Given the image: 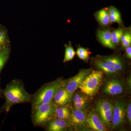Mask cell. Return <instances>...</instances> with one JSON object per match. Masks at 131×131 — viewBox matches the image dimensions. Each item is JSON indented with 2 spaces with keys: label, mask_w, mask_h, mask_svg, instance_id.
Returning <instances> with one entry per match:
<instances>
[{
  "label": "cell",
  "mask_w": 131,
  "mask_h": 131,
  "mask_svg": "<svg viewBox=\"0 0 131 131\" xmlns=\"http://www.w3.org/2000/svg\"><path fill=\"white\" fill-rule=\"evenodd\" d=\"M4 94L6 99L4 108L6 112L15 104L30 102L32 97L26 91L21 82L17 80H13L7 85Z\"/></svg>",
  "instance_id": "cell-1"
},
{
  "label": "cell",
  "mask_w": 131,
  "mask_h": 131,
  "mask_svg": "<svg viewBox=\"0 0 131 131\" xmlns=\"http://www.w3.org/2000/svg\"><path fill=\"white\" fill-rule=\"evenodd\" d=\"M65 82L64 80L58 78L41 87L32 97V107L42 103L52 102L57 91L64 86Z\"/></svg>",
  "instance_id": "cell-2"
},
{
  "label": "cell",
  "mask_w": 131,
  "mask_h": 131,
  "mask_svg": "<svg viewBox=\"0 0 131 131\" xmlns=\"http://www.w3.org/2000/svg\"><path fill=\"white\" fill-rule=\"evenodd\" d=\"M55 107L52 102L32 107V119L34 125L37 126L46 125L54 117Z\"/></svg>",
  "instance_id": "cell-3"
},
{
  "label": "cell",
  "mask_w": 131,
  "mask_h": 131,
  "mask_svg": "<svg viewBox=\"0 0 131 131\" xmlns=\"http://www.w3.org/2000/svg\"><path fill=\"white\" fill-rule=\"evenodd\" d=\"M103 72L101 71L94 70L90 73L79 88L85 95L94 96L101 85L103 80Z\"/></svg>",
  "instance_id": "cell-4"
},
{
  "label": "cell",
  "mask_w": 131,
  "mask_h": 131,
  "mask_svg": "<svg viewBox=\"0 0 131 131\" xmlns=\"http://www.w3.org/2000/svg\"><path fill=\"white\" fill-rule=\"evenodd\" d=\"M92 71L90 69L81 70L76 75L66 82L64 87L67 91L73 95L74 92L79 88L86 78Z\"/></svg>",
  "instance_id": "cell-5"
},
{
  "label": "cell",
  "mask_w": 131,
  "mask_h": 131,
  "mask_svg": "<svg viewBox=\"0 0 131 131\" xmlns=\"http://www.w3.org/2000/svg\"><path fill=\"white\" fill-rule=\"evenodd\" d=\"M126 108L125 103L121 101L115 102L114 106L112 125L115 128L125 123Z\"/></svg>",
  "instance_id": "cell-6"
},
{
  "label": "cell",
  "mask_w": 131,
  "mask_h": 131,
  "mask_svg": "<svg viewBox=\"0 0 131 131\" xmlns=\"http://www.w3.org/2000/svg\"><path fill=\"white\" fill-rule=\"evenodd\" d=\"M72 96L65 87H63L57 91L52 102L55 106H64L70 103Z\"/></svg>",
  "instance_id": "cell-7"
},
{
  "label": "cell",
  "mask_w": 131,
  "mask_h": 131,
  "mask_svg": "<svg viewBox=\"0 0 131 131\" xmlns=\"http://www.w3.org/2000/svg\"><path fill=\"white\" fill-rule=\"evenodd\" d=\"M87 116L83 110L73 109L68 119L69 122L77 127H84L86 124Z\"/></svg>",
  "instance_id": "cell-8"
},
{
  "label": "cell",
  "mask_w": 131,
  "mask_h": 131,
  "mask_svg": "<svg viewBox=\"0 0 131 131\" xmlns=\"http://www.w3.org/2000/svg\"><path fill=\"white\" fill-rule=\"evenodd\" d=\"M86 124L91 129L94 130H106L105 127L100 117L93 111H90L88 115L87 116Z\"/></svg>",
  "instance_id": "cell-9"
},
{
  "label": "cell",
  "mask_w": 131,
  "mask_h": 131,
  "mask_svg": "<svg viewBox=\"0 0 131 131\" xmlns=\"http://www.w3.org/2000/svg\"><path fill=\"white\" fill-rule=\"evenodd\" d=\"M124 88L119 80L113 79L108 81L104 88V92L111 95H116L122 93Z\"/></svg>",
  "instance_id": "cell-10"
},
{
  "label": "cell",
  "mask_w": 131,
  "mask_h": 131,
  "mask_svg": "<svg viewBox=\"0 0 131 131\" xmlns=\"http://www.w3.org/2000/svg\"><path fill=\"white\" fill-rule=\"evenodd\" d=\"M47 130L49 131H62L68 128V123L66 119H60L53 117L46 125Z\"/></svg>",
  "instance_id": "cell-11"
},
{
  "label": "cell",
  "mask_w": 131,
  "mask_h": 131,
  "mask_svg": "<svg viewBox=\"0 0 131 131\" xmlns=\"http://www.w3.org/2000/svg\"><path fill=\"white\" fill-rule=\"evenodd\" d=\"M97 37L101 43L106 47L114 49L115 45L112 39V32L108 29H103L98 31Z\"/></svg>",
  "instance_id": "cell-12"
},
{
  "label": "cell",
  "mask_w": 131,
  "mask_h": 131,
  "mask_svg": "<svg viewBox=\"0 0 131 131\" xmlns=\"http://www.w3.org/2000/svg\"><path fill=\"white\" fill-rule=\"evenodd\" d=\"M101 59L108 65L112 66L118 71L122 70L124 69V64L122 60L117 56L104 57Z\"/></svg>",
  "instance_id": "cell-13"
},
{
  "label": "cell",
  "mask_w": 131,
  "mask_h": 131,
  "mask_svg": "<svg viewBox=\"0 0 131 131\" xmlns=\"http://www.w3.org/2000/svg\"><path fill=\"white\" fill-rule=\"evenodd\" d=\"M95 63L97 68L106 74L112 75L118 73V71L114 68L106 63L101 59H96L95 61Z\"/></svg>",
  "instance_id": "cell-14"
},
{
  "label": "cell",
  "mask_w": 131,
  "mask_h": 131,
  "mask_svg": "<svg viewBox=\"0 0 131 131\" xmlns=\"http://www.w3.org/2000/svg\"><path fill=\"white\" fill-rule=\"evenodd\" d=\"M71 113L69 108L67 107L56 106L54 117L60 119H68L70 116Z\"/></svg>",
  "instance_id": "cell-15"
},
{
  "label": "cell",
  "mask_w": 131,
  "mask_h": 131,
  "mask_svg": "<svg viewBox=\"0 0 131 131\" xmlns=\"http://www.w3.org/2000/svg\"><path fill=\"white\" fill-rule=\"evenodd\" d=\"M109 15L110 21L111 22H116L121 25L122 20L119 11L116 8L110 6L107 11Z\"/></svg>",
  "instance_id": "cell-16"
},
{
  "label": "cell",
  "mask_w": 131,
  "mask_h": 131,
  "mask_svg": "<svg viewBox=\"0 0 131 131\" xmlns=\"http://www.w3.org/2000/svg\"><path fill=\"white\" fill-rule=\"evenodd\" d=\"M113 106V105L109 101L107 100H101L96 104L95 111L100 114L109 110Z\"/></svg>",
  "instance_id": "cell-17"
},
{
  "label": "cell",
  "mask_w": 131,
  "mask_h": 131,
  "mask_svg": "<svg viewBox=\"0 0 131 131\" xmlns=\"http://www.w3.org/2000/svg\"><path fill=\"white\" fill-rule=\"evenodd\" d=\"M95 16L98 21L102 25H107L110 22L109 15L106 9H102L99 10L96 12Z\"/></svg>",
  "instance_id": "cell-18"
},
{
  "label": "cell",
  "mask_w": 131,
  "mask_h": 131,
  "mask_svg": "<svg viewBox=\"0 0 131 131\" xmlns=\"http://www.w3.org/2000/svg\"><path fill=\"white\" fill-rule=\"evenodd\" d=\"M113 109L114 106L107 111L99 114L102 122L108 126H110L112 124Z\"/></svg>",
  "instance_id": "cell-19"
},
{
  "label": "cell",
  "mask_w": 131,
  "mask_h": 131,
  "mask_svg": "<svg viewBox=\"0 0 131 131\" xmlns=\"http://www.w3.org/2000/svg\"><path fill=\"white\" fill-rule=\"evenodd\" d=\"M124 29L120 28L114 30L112 33V39L113 43L114 45L119 43L121 40V38L124 35Z\"/></svg>",
  "instance_id": "cell-20"
},
{
  "label": "cell",
  "mask_w": 131,
  "mask_h": 131,
  "mask_svg": "<svg viewBox=\"0 0 131 131\" xmlns=\"http://www.w3.org/2000/svg\"><path fill=\"white\" fill-rule=\"evenodd\" d=\"M75 54V52L73 47L70 45H66L63 62L65 63L72 60L74 57Z\"/></svg>",
  "instance_id": "cell-21"
},
{
  "label": "cell",
  "mask_w": 131,
  "mask_h": 131,
  "mask_svg": "<svg viewBox=\"0 0 131 131\" xmlns=\"http://www.w3.org/2000/svg\"><path fill=\"white\" fill-rule=\"evenodd\" d=\"M77 54L79 58L85 61H88L89 58L90 52L88 50L81 47L78 48Z\"/></svg>",
  "instance_id": "cell-22"
},
{
  "label": "cell",
  "mask_w": 131,
  "mask_h": 131,
  "mask_svg": "<svg viewBox=\"0 0 131 131\" xmlns=\"http://www.w3.org/2000/svg\"><path fill=\"white\" fill-rule=\"evenodd\" d=\"M9 50L8 49H4L0 52V73L8 58Z\"/></svg>",
  "instance_id": "cell-23"
},
{
  "label": "cell",
  "mask_w": 131,
  "mask_h": 131,
  "mask_svg": "<svg viewBox=\"0 0 131 131\" xmlns=\"http://www.w3.org/2000/svg\"><path fill=\"white\" fill-rule=\"evenodd\" d=\"M122 46L123 48L126 49L131 45V35L129 31H126L122 36L121 39Z\"/></svg>",
  "instance_id": "cell-24"
},
{
  "label": "cell",
  "mask_w": 131,
  "mask_h": 131,
  "mask_svg": "<svg viewBox=\"0 0 131 131\" xmlns=\"http://www.w3.org/2000/svg\"><path fill=\"white\" fill-rule=\"evenodd\" d=\"M84 101H88V98L86 95L77 94L73 97V103L81 102Z\"/></svg>",
  "instance_id": "cell-25"
},
{
  "label": "cell",
  "mask_w": 131,
  "mask_h": 131,
  "mask_svg": "<svg viewBox=\"0 0 131 131\" xmlns=\"http://www.w3.org/2000/svg\"><path fill=\"white\" fill-rule=\"evenodd\" d=\"M88 101H83L81 102L74 103L73 104L76 109L83 110L86 107Z\"/></svg>",
  "instance_id": "cell-26"
},
{
  "label": "cell",
  "mask_w": 131,
  "mask_h": 131,
  "mask_svg": "<svg viewBox=\"0 0 131 131\" xmlns=\"http://www.w3.org/2000/svg\"><path fill=\"white\" fill-rule=\"evenodd\" d=\"M127 112V117L128 118L129 123L131 124V103H129L127 108V110H126Z\"/></svg>",
  "instance_id": "cell-27"
},
{
  "label": "cell",
  "mask_w": 131,
  "mask_h": 131,
  "mask_svg": "<svg viewBox=\"0 0 131 131\" xmlns=\"http://www.w3.org/2000/svg\"><path fill=\"white\" fill-rule=\"evenodd\" d=\"M6 40V35L5 32L0 31V45L2 44Z\"/></svg>",
  "instance_id": "cell-28"
},
{
  "label": "cell",
  "mask_w": 131,
  "mask_h": 131,
  "mask_svg": "<svg viewBox=\"0 0 131 131\" xmlns=\"http://www.w3.org/2000/svg\"><path fill=\"white\" fill-rule=\"evenodd\" d=\"M126 57L130 59L131 58V47L130 46L127 47L126 48Z\"/></svg>",
  "instance_id": "cell-29"
},
{
  "label": "cell",
  "mask_w": 131,
  "mask_h": 131,
  "mask_svg": "<svg viewBox=\"0 0 131 131\" xmlns=\"http://www.w3.org/2000/svg\"><path fill=\"white\" fill-rule=\"evenodd\" d=\"M127 84H128V86L129 89H130L131 88V77H130V78H129V79H128V81H127Z\"/></svg>",
  "instance_id": "cell-30"
},
{
  "label": "cell",
  "mask_w": 131,
  "mask_h": 131,
  "mask_svg": "<svg viewBox=\"0 0 131 131\" xmlns=\"http://www.w3.org/2000/svg\"><path fill=\"white\" fill-rule=\"evenodd\" d=\"M1 88H0V95H1Z\"/></svg>",
  "instance_id": "cell-31"
},
{
  "label": "cell",
  "mask_w": 131,
  "mask_h": 131,
  "mask_svg": "<svg viewBox=\"0 0 131 131\" xmlns=\"http://www.w3.org/2000/svg\"><path fill=\"white\" fill-rule=\"evenodd\" d=\"M2 49V47H1V46H0V52H1V50Z\"/></svg>",
  "instance_id": "cell-32"
}]
</instances>
